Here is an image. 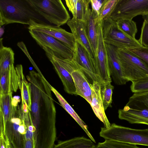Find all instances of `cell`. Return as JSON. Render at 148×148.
I'll return each mask as SVG.
<instances>
[{"label": "cell", "mask_w": 148, "mask_h": 148, "mask_svg": "<svg viewBox=\"0 0 148 148\" xmlns=\"http://www.w3.org/2000/svg\"><path fill=\"white\" fill-rule=\"evenodd\" d=\"M0 26L17 23L30 24L32 21L45 23L27 0H0Z\"/></svg>", "instance_id": "6da1fadb"}, {"label": "cell", "mask_w": 148, "mask_h": 148, "mask_svg": "<svg viewBox=\"0 0 148 148\" xmlns=\"http://www.w3.org/2000/svg\"><path fill=\"white\" fill-rule=\"evenodd\" d=\"M105 0H90L92 12L94 14L95 19L97 18L99 11Z\"/></svg>", "instance_id": "d6a6232c"}, {"label": "cell", "mask_w": 148, "mask_h": 148, "mask_svg": "<svg viewBox=\"0 0 148 148\" xmlns=\"http://www.w3.org/2000/svg\"><path fill=\"white\" fill-rule=\"evenodd\" d=\"M45 51L46 56L61 79L65 91L69 94L76 95V88L71 74L57 62L49 52L47 50Z\"/></svg>", "instance_id": "ac0fdd59"}, {"label": "cell", "mask_w": 148, "mask_h": 148, "mask_svg": "<svg viewBox=\"0 0 148 148\" xmlns=\"http://www.w3.org/2000/svg\"><path fill=\"white\" fill-rule=\"evenodd\" d=\"M71 74L74 82L76 95L82 97L90 104L92 100L91 89L86 77L79 69L73 72Z\"/></svg>", "instance_id": "d6986e66"}, {"label": "cell", "mask_w": 148, "mask_h": 148, "mask_svg": "<svg viewBox=\"0 0 148 148\" xmlns=\"http://www.w3.org/2000/svg\"><path fill=\"white\" fill-rule=\"evenodd\" d=\"M7 148H15L10 142L7 137L5 136Z\"/></svg>", "instance_id": "d590c367"}, {"label": "cell", "mask_w": 148, "mask_h": 148, "mask_svg": "<svg viewBox=\"0 0 148 148\" xmlns=\"http://www.w3.org/2000/svg\"><path fill=\"white\" fill-rule=\"evenodd\" d=\"M23 148H34V143L31 140L24 139Z\"/></svg>", "instance_id": "836d02e7"}, {"label": "cell", "mask_w": 148, "mask_h": 148, "mask_svg": "<svg viewBox=\"0 0 148 148\" xmlns=\"http://www.w3.org/2000/svg\"><path fill=\"white\" fill-rule=\"evenodd\" d=\"M33 9L43 18L55 26L67 23L70 17L61 0H27Z\"/></svg>", "instance_id": "3957f363"}, {"label": "cell", "mask_w": 148, "mask_h": 148, "mask_svg": "<svg viewBox=\"0 0 148 148\" xmlns=\"http://www.w3.org/2000/svg\"><path fill=\"white\" fill-rule=\"evenodd\" d=\"M84 21L85 23L87 35L95 58L97 45V32L95 18L90 8L86 14Z\"/></svg>", "instance_id": "ffe728a7"}, {"label": "cell", "mask_w": 148, "mask_h": 148, "mask_svg": "<svg viewBox=\"0 0 148 148\" xmlns=\"http://www.w3.org/2000/svg\"><path fill=\"white\" fill-rule=\"evenodd\" d=\"M119 28L130 37L135 38L137 29L135 22L132 20L122 19L116 21Z\"/></svg>", "instance_id": "4316f807"}, {"label": "cell", "mask_w": 148, "mask_h": 148, "mask_svg": "<svg viewBox=\"0 0 148 148\" xmlns=\"http://www.w3.org/2000/svg\"><path fill=\"white\" fill-rule=\"evenodd\" d=\"M130 88L134 93L148 91V76L132 82Z\"/></svg>", "instance_id": "f546056e"}, {"label": "cell", "mask_w": 148, "mask_h": 148, "mask_svg": "<svg viewBox=\"0 0 148 148\" xmlns=\"http://www.w3.org/2000/svg\"><path fill=\"white\" fill-rule=\"evenodd\" d=\"M18 76L14 65L0 75V94L16 92L19 88Z\"/></svg>", "instance_id": "e0dca14e"}, {"label": "cell", "mask_w": 148, "mask_h": 148, "mask_svg": "<svg viewBox=\"0 0 148 148\" xmlns=\"http://www.w3.org/2000/svg\"><path fill=\"white\" fill-rule=\"evenodd\" d=\"M67 24L73 34L76 41L84 48L95 60V56L86 32L84 22L72 18L67 22Z\"/></svg>", "instance_id": "5bb4252c"}, {"label": "cell", "mask_w": 148, "mask_h": 148, "mask_svg": "<svg viewBox=\"0 0 148 148\" xmlns=\"http://www.w3.org/2000/svg\"><path fill=\"white\" fill-rule=\"evenodd\" d=\"M116 51L125 78L132 82L148 76V67L139 57L127 49Z\"/></svg>", "instance_id": "8992f818"}, {"label": "cell", "mask_w": 148, "mask_h": 148, "mask_svg": "<svg viewBox=\"0 0 148 148\" xmlns=\"http://www.w3.org/2000/svg\"><path fill=\"white\" fill-rule=\"evenodd\" d=\"M14 53L10 47L1 43L0 48V75L8 70L14 63Z\"/></svg>", "instance_id": "d4e9b609"}, {"label": "cell", "mask_w": 148, "mask_h": 148, "mask_svg": "<svg viewBox=\"0 0 148 148\" xmlns=\"http://www.w3.org/2000/svg\"><path fill=\"white\" fill-rule=\"evenodd\" d=\"M148 16V0H119L110 16L114 21Z\"/></svg>", "instance_id": "52a82bcc"}, {"label": "cell", "mask_w": 148, "mask_h": 148, "mask_svg": "<svg viewBox=\"0 0 148 148\" xmlns=\"http://www.w3.org/2000/svg\"><path fill=\"white\" fill-rule=\"evenodd\" d=\"M101 21L103 37L105 43L124 49L142 46L138 40L121 31L118 27L116 21L110 17Z\"/></svg>", "instance_id": "5b68a950"}, {"label": "cell", "mask_w": 148, "mask_h": 148, "mask_svg": "<svg viewBox=\"0 0 148 148\" xmlns=\"http://www.w3.org/2000/svg\"><path fill=\"white\" fill-rule=\"evenodd\" d=\"M99 134L105 140L148 146V128L134 129L113 123L108 128L101 127Z\"/></svg>", "instance_id": "277c9868"}, {"label": "cell", "mask_w": 148, "mask_h": 148, "mask_svg": "<svg viewBox=\"0 0 148 148\" xmlns=\"http://www.w3.org/2000/svg\"><path fill=\"white\" fill-rule=\"evenodd\" d=\"M12 93L0 94V132L4 134L6 123L17 111V106L12 102Z\"/></svg>", "instance_id": "2e32d148"}, {"label": "cell", "mask_w": 148, "mask_h": 148, "mask_svg": "<svg viewBox=\"0 0 148 148\" xmlns=\"http://www.w3.org/2000/svg\"><path fill=\"white\" fill-rule=\"evenodd\" d=\"M143 17L140 38L138 40L142 46L148 48V16Z\"/></svg>", "instance_id": "4dcf8cb0"}, {"label": "cell", "mask_w": 148, "mask_h": 148, "mask_svg": "<svg viewBox=\"0 0 148 148\" xmlns=\"http://www.w3.org/2000/svg\"><path fill=\"white\" fill-rule=\"evenodd\" d=\"M91 89L92 100L90 105L96 116L103 123L104 127H109L111 124L105 112L100 93V83L94 82L90 84Z\"/></svg>", "instance_id": "9a60e30c"}, {"label": "cell", "mask_w": 148, "mask_h": 148, "mask_svg": "<svg viewBox=\"0 0 148 148\" xmlns=\"http://www.w3.org/2000/svg\"><path fill=\"white\" fill-rule=\"evenodd\" d=\"M127 49L139 57L148 67V48L141 46Z\"/></svg>", "instance_id": "1f68e13d"}, {"label": "cell", "mask_w": 148, "mask_h": 148, "mask_svg": "<svg viewBox=\"0 0 148 148\" xmlns=\"http://www.w3.org/2000/svg\"><path fill=\"white\" fill-rule=\"evenodd\" d=\"M0 148H7L4 133L0 132Z\"/></svg>", "instance_id": "e575fe53"}, {"label": "cell", "mask_w": 148, "mask_h": 148, "mask_svg": "<svg viewBox=\"0 0 148 148\" xmlns=\"http://www.w3.org/2000/svg\"><path fill=\"white\" fill-rule=\"evenodd\" d=\"M95 148H141L136 145L123 142L105 140L102 143H99L95 146Z\"/></svg>", "instance_id": "f1b7e54d"}, {"label": "cell", "mask_w": 148, "mask_h": 148, "mask_svg": "<svg viewBox=\"0 0 148 148\" xmlns=\"http://www.w3.org/2000/svg\"><path fill=\"white\" fill-rule=\"evenodd\" d=\"M119 0H105L99 11L96 22L110 17Z\"/></svg>", "instance_id": "83f0119b"}, {"label": "cell", "mask_w": 148, "mask_h": 148, "mask_svg": "<svg viewBox=\"0 0 148 148\" xmlns=\"http://www.w3.org/2000/svg\"><path fill=\"white\" fill-rule=\"evenodd\" d=\"M74 51L72 60L84 74L89 82L92 84L94 82H97L100 84L103 82L98 74L95 60L77 41Z\"/></svg>", "instance_id": "9c48e42d"}, {"label": "cell", "mask_w": 148, "mask_h": 148, "mask_svg": "<svg viewBox=\"0 0 148 148\" xmlns=\"http://www.w3.org/2000/svg\"><path fill=\"white\" fill-rule=\"evenodd\" d=\"M118 113L120 119L130 123L148 125V91L134 93Z\"/></svg>", "instance_id": "7a4b0ae2"}, {"label": "cell", "mask_w": 148, "mask_h": 148, "mask_svg": "<svg viewBox=\"0 0 148 148\" xmlns=\"http://www.w3.org/2000/svg\"><path fill=\"white\" fill-rule=\"evenodd\" d=\"M95 146L90 139L81 136L65 140H59L53 148H95Z\"/></svg>", "instance_id": "cb8c5ba5"}, {"label": "cell", "mask_w": 148, "mask_h": 148, "mask_svg": "<svg viewBox=\"0 0 148 148\" xmlns=\"http://www.w3.org/2000/svg\"><path fill=\"white\" fill-rule=\"evenodd\" d=\"M67 6L73 18L84 21L89 8L90 0H66Z\"/></svg>", "instance_id": "7402d4cb"}, {"label": "cell", "mask_w": 148, "mask_h": 148, "mask_svg": "<svg viewBox=\"0 0 148 148\" xmlns=\"http://www.w3.org/2000/svg\"><path fill=\"white\" fill-rule=\"evenodd\" d=\"M29 32L37 44L43 49L50 50L56 57L62 59L71 60L74 50L60 40L46 34L34 30Z\"/></svg>", "instance_id": "ba28073f"}, {"label": "cell", "mask_w": 148, "mask_h": 148, "mask_svg": "<svg viewBox=\"0 0 148 148\" xmlns=\"http://www.w3.org/2000/svg\"><path fill=\"white\" fill-rule=\"evenodd\" d=\"M112 82H103L100 84V93L105 111L108 107H112V95L114 86Z\"/></svg>", "instance_id": "484cf974"}, {"label": "cell", "mask_w": 148, "mask_h": 148, "mask_svg": "<svg viewBox=\"0 0 148 148\" xmlns=\"http://www.w3.org/2000/svg\"><path fill=\"white\" fill-rule=\"evenodd\" d=\"M27 28L29 30H34L48 35L61 41L73 50L75 49L76 41L73 34L60 27L32 21Z\"/></svg>", "instance_id": "30bf717a"}, {"label": "cell", "mask_w": 148, "mask_h": 148, "mask_svg": "<svg viewBox=\"0 0 148 148\" xmlns=\"http://www.w3.org/2000/svg\"><path fill=\"white\" fill-rule=\"evenodd\" d=\"M105 46L111 77L117 85L125 84L128 82L124 77L117 54L116 48L106 43Z\"/></svg>", "instance_id": "4fadbf2b"}, {"label": "cell", "mask_w": 148, "mask_h": 148, "mask_svg": "<svg viewBox=\"0 0 148 148\" xmlns=\"http://www.w3.org/2000/svg\"><path fill=\"white\" fill-rule=\"evenodd\" d=\"M24 122L23 113L16 114L6 123L4 135L15 148H23V136L19 132V127Z\"/></svg>", "instance_id": "7c38bea8"}, {"label": "cell", "mask_w": 148, "mask_h": 148, "mask_svg": "<svg viewBox=\"0 0 148 148\" xmlns=\"http://www.w3.org/2000/svg\"><path fill=\"white\" fill-rule=\"evenodd\" d=\"M15 68L18 77L19 88L21 92V103L26 104L30 112L31 100L30 84L25 79L23 73L22 65L18 64Z\"/></svg>", "instance_id": "603a6c76"}, {"label": "cell", "mask_w": 148, "mask_h": 148, "mask_svg": "<svg viewBox=\"0 0 148 148\" xmlns=\"http://www.w3.org/2000/svg\"><path fill=\"white\" fill-rule=\"evenodd\" d=\"M96 24L97 32V45L95 61L97 72L103 82H112L105 43L103 37L101 21L97 22Z\"/></svg>", "instance_id": "8fae6325"}, {"label": "cell", "mask_w": 148, "mask_h": 148, "mask_svg": "<svg viewBox=\"0 0 148 148\" xmlns=\"http://www.w3.org/2000/svg\"><path fill=\"white\" fill-rule=\"evenodd\" d=\"M50 87L51 91L56 97L61 106L76 121L86 132L89 138L94 143H96L95 140L88 130L87 125L58 91L51 85Z\"/></svg>", "instance_id": "44dd1931"}]
</instances>
